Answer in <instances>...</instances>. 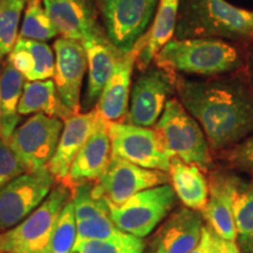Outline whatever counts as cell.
<instances>
[{
    "label": "cell",
    "instance_id": "obj_1",
    "mask_svg": "<svg viewBox=\"0 0 253 253\" xmlns=\"http://www.w3.org/2000/svg\"><path fill=\"white\" fill-rule=\"evenodd\" d=\"M183 107L207 135L217 155L253 134V88L238 77L211 80L176 79Z\"/></svg>",
    "mask_w": 253,
    "mask_h": 253
},
{
    "label": "cell",
    "instance_id": "obj_2",
    "mask_svg": "<svg viewBox=\"0 0 253 253\" xmlns=\"http://www.w3.org/2000/svg\"><path fill=\"white\" fill-rule=\"evenodd\" d=\"M175 36L253 42V11L226 0H181Z\"/></svg>",
    "mask_w": 253,
    "mask_h": 253
},
{
    "label": "cell",
    "instance_id": "obj_3",
    "mask_svg": "<svg viewBox=\"0 0 253 253\" xmlns=\"http://www.w3.org/2000/svg\"><path fill=\"white\" fill-rule=\"evenodd\" d=\"M154 60L157 67L167 72L207 78L237 71L243 63L236 47L214 38L171 39Z\"/></svg>",
    "mask_w": 253,
    "mask_h": 253
},
{
    "label": "cell",
    "instance_id": "obj_4",
    "mask_svg": "<svg viewBox=\"0 0 253 253\" xmlns=\"http://www.w3.org/2000/svg\"><path fill=\"white\" fill-rule=\"evenodd\" d=\"M154 130L170 158L195 164L203 171L211 167L212 153L207 135L179 100H168Z\"/></svg>",
    "mask_w": 253,
    "mask_h": 253
},
{
    "label": "cell",
    "instance_id": "obj_5",
    "mask_svg": "<svg viewBox=\"0 0 253 253\" xmlns=\"http://www.w3.org/2000/svg\"><path fill=\"white\" fill-rule=\"evenodd\" d=\"M66 184L52 189L45 201L30 216L0 235L2 253H48L50 237L60 213L71 201Z\"/></svg>",
    "mask_w": 253,
    "mask_h": 253
},
{
    "label": "cell",
    "instance_id": "obj_6",
    "mask_svg": "<svg viewBox=\"0 0 253 253\" xmlns=\"http://www.w3.org/2000/svg\"><path fill=\"white\" fill-rule=\"evenodd\" d=\"M177 196L169 184L143 190L121 205H108L110 219L123 232L144 238L166 219Z\"/></svg>",
    "mask_w": 253,
    "mask_h": 253
},
{
    "label": "cell",
    "instance_id": "obj_7",
    "mask_svg": "<svg viewBox=\"0 0 253 253\" xmlns=\"http://www.w3.org/2000/svg\"><path fill=\"white\" fill-rule=\"evenodd\" d=\"M160 0H101L108 40L122 54L129 53L144 37Z\"/></svg>",
    "mask_w": 253,
    "mask_h": 253
},
{
    "label": "cell",
    "instance_id": "obj_8",
    "mask_svg": "<svg viewBox=\"0 0 253 253\" xmlns=\"http://www.w3.org/2000/svg\"><path fill=\"white\" fill-rule=\"evenodd\" d=\"M56 178L48 168L26 171L0 189V232L17 226L47 198Z\"/></svg>",
    "mask_w": 253,
    "mask_h": 253
},
{
    "label": "cell",
    "instance_id": "obj_9",
    "mask_svg": "<svg viewBox=\"0 0 253 253\" xmlns=\"http://www.w3.org/2000/svg\"><path fill=\"white\" fill-rule=\"evenodd\" d=\"M169 181L167 172L145 169L113 156L106 171L91 185V195L108 205H121L138 192Z\"/></svg>",
    "mask_w": 253,
    "mask_h": 253
},
{
    "label": "cell",
    "instance_id": "obj_10",
    "mask_svg": "<svg viewBox=\"0 0 253 253\" xmlns=\"http://www.w3.org/2000/svg\"><path fill=\"white\" fill-rule=\"evenodd\" d=\"M62 129L60 119L36 114L15 128L8 144L26 171H36L48 166L58 147Z\"/></svg>",
    "mask_w": 253,
    "mask_h": 253
},
{
    "label": "cell",
    "instance_id": "obj_11",
    "mask_svg": "<svg viewBox=\"0 0 253 253\" xmlns=\"http://www.w3.org/2000/svg\"><path fill=\"white\" fill-rule=\"evenodd\" d=\"M113 156L145 169L169 172L170 158L154 129L129 123L108 122Z\"/></svg>",
    "mask_w": 253,
    "mask_h": 253
},
{
    "label": "cell",
    "instance_id": "obj_12",
    "mask_svg": "<svg viewBox=\"0 0 253 253\" xmlns=\"http://www.w3.org/2000/svg\"><path fill=\"white\" fill-rule=\"evenodd\" d=\"M175 88L172 73L160 67L148 68L132 86L126 122L145 128L156 125Z\"/></svg>",
    "mask_w": 253,
    "mask_h": 253
},
{
    "label": "cell",
    "instance_id": "obj_13",
    "mask_svg": "<svg viewBox=\"0 0 253 253\" xmlns=\"http://www.w3.org/2000/svg\"><path fill=\"white\" fill-rule=\"evenodd\" d=\"M54 84L60 100L72 115L80 112L82 81L87 71V54L82 42L60 38L54 43Z\"/></svg>",
    "mask_w": 253,
    "mask_h": 253
},
{
    "label": "cell",
    "instance_id": "obj_14",
    "mask_svg": "<svg viewBox=\"0 0 253 253\" xmlns=\"http://www.w3.org/2000/svg\"><path fill=\"white\" fill-rule=\"evenodd\" d=\"M147 39L148 37L144 36L130 52L120 55L112 75L100 95L96 112L107 122H119L126 116L130 97L132 68L138 54L147 43Z\"/></svg>",
    "mask_w": 253,
    "mask_h": 253
},
{
    "label": "cell",
    "instance_id": "obj_15",
    "mask_svg": "<svg viewBox=\"0 0 253 253\" xmlns=\"http://www.w3.org/2000/svg\"><path fill=\"white\" fill-rule=\"evenodd\" d=\"M113 157L108 134V122L99 115L96 125L86 143L75 157L63 184L77 186L99 179Z\"/></svg>",
    "mask_w": 253,
    "mask_h": 253
},
{
    "label": "cell",
    "instance_id": "obj_16",
    "mask_svg": "<svg viewBox=\"0 0 253 253\" xmlns=\"http://www.w3.org/2000/svg\"><path fill=\"white\" fill-rule=\"evenodd\" d=\"M203 216L182 207L170 214L158 229L151 246L154 253H190L197 248L203 231Z\"/></svg>",
    "mask_w": 253,
    "mask_h": 253
},
{
    "label": "cell",
    "instance_id": "obj_17",
    "mask_svg": "<svg viewBox=\"0 0 253 253\" xmlns=\"http://www.w3.org/2000/svg\"><path fill=\"white\" fill-rule=\"evenodd\" d=\"M43 7L59 34L84 42L102 33L89 0H42Z\"/></svg>",
    "mask_w": 253,
    "mask_h": 253
},
{
    "label": "cell",
    "instance_id": "obj_18",
    "mask_svg": "<svg viewBox=\"0 0 253 253\" xmlns=\"http://www.w3.org/2000/svg\"><path fill=\"white\" fill-rule=\"evenodd\" d=\"M97 118L99 113L95 109L86 114L72 115L65 120L58 147L47 166L56 181H66L75 157L93 132Z\"/></svg>",
    "mask_w": 253,
    "mask_h": 253
},
{
    "label": "cell",
    "instance_id": "obj_19",
    "mask_svg": "<svg viewBox=\"0 0 253 253\" xmlns=\"http://www.w3.org/2000/svg\"><path fill=\"white\" fill-rule=\"evenodd\" d=\"M231 172L213 170L209 176V199L204 210L203 219L220 238L236 242V226L232 210Z\"/></svg>",
    "mask_w": 253,
    "mask_h": 253
},
{
    "label": "cell",
    "instance_id": "obj_20",
    "mask_svg": "<svg viewBox=\"0 0 253 253\" xmlns=\"http://www.w3.org/2000/svg\"><path fill=\"white\" fill-rule=\"evenodd\" d=\"M82 45L86 49L88 69V84L84 102L87 107H90L99 101L100 95L122 53H120L102 33L86 40Z\"/></svg>",
    "mask_w": 253,
    "mask_h": 253
},
{
    "label": "cell",
    "instance_id": "obj_21",
    "mask_svg": "<svg viewBox=\"0 0 253 253\" xmlns=\"http://www.w3.org/2000/svg\"><path fill=\"white\" fill-rule=\"evenodd\" d=\"M8 61L28 81L48 80L54 75V54L42 41L19 38L8 54Z\"/></svg>",
    "mask_w": 253,
    "mask_h": 253
},
{
    "label": "cell",
    "instance_id": "obj_22",
    "mask_svg": "<svg viewBox=\"0 0 253 253\" xmlns=\"http://www.w3.org/2000/svg\"><path fill=\"white\" fill-rule=\"evenodd\" d=\"M169 178L173 191L184 207L198 212L204 210L209 199V181L201 168L171 158Z\"/></svg>",
    "mask_w": 253,
    "mask_h": 253
},
{
    "label": "cell",
    "instance_id": "obj_23",
    "mask_svg": "<svg viewBox=\"0 0 253 253\" xmlns=\"http://www.w3.org/2000/svg\"><path fill=\"white\" fill-rule=\"evenodd\" d=\"M236 243L242 253H253V179L231 172Z\"/></svg>",
    "mask_w": 253,
    "mask_h": 253
},
{
    "label": "cell",
    "instance_id": "obj_24",
    "mask_svg": "<svg viewBox=\"0 0 253 253\" xmlns=\"http://www.w3.org/2000/svg\"><path fill=\"white\" fill-rule=\"evenodd\" d=\"M181 0H160L153 25L148 33L147 43L137 56V66L147 71L160 49L175 36L177 17Z\"/></svg>",
    "mask_w": 253,
    "mask_h": 253
},
{
    "label": "cell",
    "instance_id": "obj_25",
    "mask_svg": "<svg viewBox=\"0 0 253 253\" xmlns=\"http://www.w3.org/2000/svg\"><path fill=\"white\" fill-rule=\"evenodd\" d=\"M18 113L20 115L45 114L47 116L60 120H67L72 116L60 100L55 84L49 79L42 81H30L24 84Z\"/></svg>",
    "mask_w": 253,
    "mask_h": 253
},
{
    "label": "cell",
    "instance_id": "obj_26",
    "mask_svg": "<svg viewBox=\"0 0 253 253\" xmlns=\"http://www.w3.org/2000/svg\"><path fill=\"white\" fill-rule=\"evenodd\" d=\"M24 80V75L19 73L7 60L0 73V137L6 142H8L20 121L21 115L18 113V106L23 95Z\"/></svg>",
    "mask_w": 253,
    "mask_h": 253
},
{
    "label": "cell",
    "instance_id": "obj_27",
    "mask_svg": "<svg viewBox=\"0 0 253 253\" xmlns=\"http://www.w3.org/2000/svg\"><path fill=\"white\" fill-rule=\"evenodd\" d=\"M41 1L42 0L28 1L19 38L43 42L59 36L58 30L53 25Z\"/></svg>",
    "mask_w": 253,
    "mask_h": 253
},
{
    "label": "cell",
    "instance_id": "obj_28",
    "mask_svg": "<svg viewBox=\"0 0 253 253\" xmlns=\"http://www.w3.org/2000/svg\"><path fill=\"white\" fill-rule=\"evenodd\" d=\"M143 239L122 232L112 239L78 243L72 253H143Z\"/></svg>",
    "mask_w": 253,
    "mask_h": 253
},
{
    "label": "cell",
    "instance_id": "obj_29",
    "mask_svg": "<svg viewBox=\"0 0 253 253\" xmlns=\"http://www.w3.org/2000/svg\"><path fill=\"white\" fill-rule=\"evenodd\" d=\"M24 4L21 0H0V59L9 54L17 42Z\"/></svg>",
    "mask_w": 253,
    "mask_h": 253
},
{
    "label": "cell",
    "instance_id": "obj_30",
    "mask_svg": "<svg viewBox=\"0 0 253 253\" xmlns=\"http://www.w3.org/2000/svg\"><path fill=\"white\" fill-rule=\"evenodd\" d=\"M77 242V219L72 199L60 213L50 237L48 253H72Z\"/></svg>",
    "mask_w": 253,
    "mask_h": 253
},
{
    "label": "cell",
    "instance_id": "obj_31",
    "mask_svg": "<svg viewBox=\"0 0 253 253\" xmlns=\"http://www.w3.org/2000/svg\"><path fill=\"white\" fill-rule=\"evenodd\" d=\"M72 203L74 205L75 219L88 220L101 217H110L108 204L102 199H97L91 195V185L89 183L75 186Z\"/></svg>",
    "mask_w": 253,
    "mask_h": 253
},
{
    "label": "cell",
    "instance_id": "obj_32",
    "mask_svg": "<svg viewBox=\"0 0 253 253\" xmlns=\"http://www.w3.org/2000/svg\"><path fill=\"white\" fill-rule=\"evenodd\" d=\"M218 157L223 160L230 169L245 173L250 179H253V134L230 149L218 154Z\"/></svg>",
    "mask_w": 253,
    "mask_h": 253
},
{
    "label": "cell",
    "instance_id": "obj_33",
    "mask_svg": "<svg viewBox=\"0 0 253 253\" xmlns=\"http://www.w3.org/2000/svg\"><path fill=\"white\" fill-rule=\"evenodd\" d=\"M123 231L116 227L110 217H101L95 219L77 221V242H88V240H106L115 238L121 235Z\"/></svg>",
    "mask_w": 253,
    "mask_h": 253
},
{
    "label": "cell",
    "instance_id": "obj_34",
    "mask_svg": "<svg viewBox=\"0 0 253 253\" xmlns=\"http://www.w3.org/2000/svg\"><path fill=\"white\" fill-rule=\"evenodd\" d=\"M26 172L24 164L8 144L0 137V189Z\"/></svg>",
    "mask_w": 253,
    "mask_h": 253
},
{
    "label": "cell",
    "instance_id": "obj_35",
    "mask_svg": "<svg viewBox=\"0 0 253 253\" xmlns=\"http://www.w3.org/2000/svg\"><path fill=\"white\" fill-rule=\"evenodd\" d=\"M216 238L217 235L210 227L203 226L201 242L190 253H216Z\"/></svg>",
    "mask_w": 253,
    "mask_h": 253
},
{
    "label": "cell",
    "instance_id": "obj_36",
    "mask_svg": "<svg viewBox=\"0 0 253 253\" xmlns=\"http://www.w3.org/2000/svg\"><path fill=\"white\" fill-rule=\"evenodd\" d=\"M216 253H242L236 242L223 239L217 236L216 238Z\"/></svg>",
    "mask_w": 253,
    "mask_h": 253
},
{
    "label": "cell",
    "instance_id": "obj_37",
    "mask_svg": "<svg viewBox=\"0 0 253 253\" xmlns=\"http://www.w3.org/2000/svg\"><path fill=\"white\" fill-rule=\"evenodd\" d=\"M248 72H249V81L251 87L253 88V49L250 53L249 63H248Z\"/></svg>",
    "mask_w": 253,
    "mask_h": 253
},
{
    "label": "cell",
    "instance_id": "obj_38",
    "mask_svg": "<svg viewBox=\"0 0 253 253\" xmlns=\"http://www.w3.org/2000/svg\"><path fill=\"white\" fill-rule=\"evenodd\" d=\"M0 73H1V62H0ZM0 119H1V102H0Z\"/></svg>",
    "mask_w": 253,
    "mask_h": 253
},
{
    "label": "cell",
    "instance_id": "obj_39",
    "mask_svg": "<svg viewBox=\"0 0 253 253\" xmlns=\"http://www.w3.org/2000/svg\"><path fill=\"white\" fill-rule=\"evenodd\" d=\"M21 1H26V0H21Z\"/></svg>",
    "mask_w": 253,
    "mask_h": 253
},
{
    "label": "cell",
    "instance_id": "obj_40",
    "mask_svg": "<svg viewBox=\"0 0 253 253\" xmlns=\"http://www.w3.org/2000/svg\"><path fill=\"white\" fill-rule=\"evenodd\" d=\"M0 253H2V252H1V251H0Z\"/></svg>",
    "mask_w": 253,
    "mask_h": 253
}]
</instances>
